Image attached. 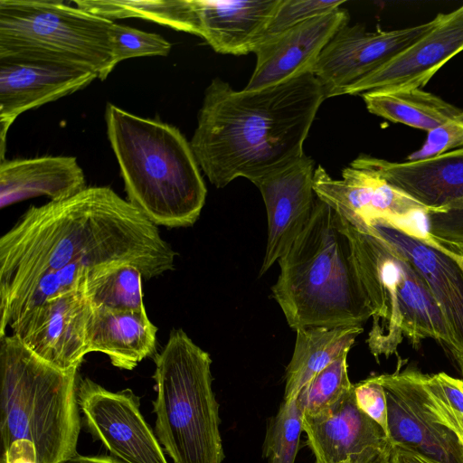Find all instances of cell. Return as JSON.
Returning <instances> with one entry per match:
<instances>
[{
	"instance_id": "obj_26",
	"label": "cell",
	"mask_w": 463,
	"mask_h": 463,
	"mask_svg": "<svg viewBox=\"0 0 463 463\" xmlns=\"http://www.w3.org/2000/svg\"><path fill=\"white\" fill-rule=\"evenodd\" d=\"M74 5L113 21L122 18H142L169 26L175 30L197 33L194 0H78Z\"/></svg>"
},
{
	"instance_id": "obj_22",
	"label": "cell",
	"mask_w": 463,
	"mask_h": 463,
	"mask_svg": "<svg viewBox=\"0 0 463 463\" xmlns=\"http://www.w3.org/2000/svg\"><path fill=\"white\" fill-rule=\"evenodd\" d=\"M86 187L83 170L74 156L5 159L0 164L2 209L38 196L51 201L66 199Z\"/></svg>"
},
{
	"instance_id": "obj_36",
	"label": "cell",
	"mask_w": 463,
	"mask_h": 463,
	"mask_svg": "<svg viewBox=\"0 0 463 463\" xmlns=\"http://www.w3.org/2000/svg\"><path fill=\"white\" fill-rule=\"evenodd\" d=\"M6 463H36V462H34L31 459H28V458H17L9 460Z\"/></svg>"
},
{
	"instance_id": "obj_11",
	"label": "cell",
	"mask_w": 463,
	"mask_h": 463,
	"mask_svg": "<svg viewBox=\"0 0 463 463\" xmlns=\"http://www.w3.org/2000/svg\"><path fill=\"white\" fill-rule=\"evenodd\" d=\"M354 227L385 240L422 277L445 320L455 349L453 360L463 379V254L427 232L392 220L377 219Z\"/></svg>"
},
{
	"instance_id": "obj_10",
	"label": "cell",
	"mask_w": 463,
	"mask_h": 463,
	"mask_svg": "<svg viewBox=\"0 0 463 463\" xmlns=\"http://www.w3.org/2000/svg\"><path fill=\"white\" fill-rule=\"evenodd\" d=\"M399 359L392 373L376 375L387 401L388 434L393 446L435 463H463L458 438L437 417L430 403L425 373Z\"/></svg>"
},
{
	"instance_id": "obj_3",
	"label": "cell",
	"mask_w": 463,
	"mask_h": 463,
	"mask_svg": "<svg viewBox=\"0 0 463 463\" xmlns=\"http://www.w3.org/2000/svg\"><path fill=\"white\" fill-rule=\"evenodd\" d=\"M278 261L272 297L295 331L363 326L372 317L348 223L318 197L309 222Z\"/></svg>"
},
{
	"instance_id": "obj_31",
	"label": "cell",
	"mask_w": 463,
	"mask_h": 463,
	"mask_svg": "<svg viewBox=\"0 0 463 463\" xmlns=\"http://www.w3.org/2000/svg\"><path fill=\"white\" fill-rule=\"evenodd\" d=\"M111 42L116 66L122 61L145 56H167L171 43L157 33L113 23Z\"/></svg>"
},
{
	"instance_id": "obj_1",
	"label": "cell",
	"mask_w": 463,
	"mask_h": 463,
	"mask_svg": "<svg viewBox=\"0 0 463 463\" xmlns=\"http://www.w3.org/2000/svg\"><path fill=\"white\" fill-rule=\"evenodd\" d=\"M176 253L156 224L108 186L32 205L0 239V294L70 265L129 263L145 279L173 270Z\"/></svg>"
},
{
	"instance_id": "obj_32",
	"label": "cell",
	"mask_w": 463,
	"mask_h": 463,
	"mask_svg": "<svg viewBox=\"0 0 463 463\" xmlns=\"http://www.w3.org/2000/svg\"><path fill=\"white\" fill-rule=\"evenodd\" d=\"M463 146V125L454 118L427 132L422 146L408 156L407 161L435 157Z\"/></svg>"
},
{
	"instance_id": "obj_14",
	"label": "cell",
	"mask_w": 463,
	"mask_h": 463,
	"mask_svg": "<svg viewBox=\"0 0 463 463\" xmlns=\"http://www.w3.org/2000/svg\"><path fill=\"white\" fill-rule=\"evenodd\" d=\"M93 306L84 291L52 297L28 310L9 326L23 345L51 365L78 369L89 351Z\"/></svg>"
},
{
	"instance_id": "obj_25",
	"label": "cell",
	"mask_w": 463,
	"mask_h": 463,
	"mask_svg": "<svg viewBox=\"0 0 463 463\" xmlns=\"http://www.w3.org/2000/svg\"><path fill=\"white\" fill-rule=\"evenodd\" d=\"M362 97L370 113L427 132L463 112L421 89H380Z\"/></svg>"
},
{
	"instance_id": "obj_24",
	"label": "cell",
	"mask_w": 463,
	"mask_h": 463,
	"mask_svg": "<svg viewBox=\"0 0 463 463\" xmlns=\"http://www.w3.org/2000/svg\"><path fill=\"white\" fill-rule=\"evenodd\" d=\"M363 326H308L296 330L293 354L285 373L284 401L298 396L313 377L348 354Z\"/></svg>"
},
{
	"instance_id": "obj_28",
	"label": "cell",
	"mask_w": 463,
	"mask_h": 463,
	"mask_svg": "<svg viewBox=\"0 0 463 463\" xmlns=\"http://www.w3.org/2000/svg\"><path fill=\"white\" fill-rule=\"evenodd\" d=\"M302 430L303 415L297 397L283 401L268 421L263 457L269 463H295Z\"/></svg>"
},
{
	"instance_id": "obj_23",
	"label": "cell",
	"mask_w": 463,
	"mask_h": 463,
	"mask_svg": "<svg viewBox=\"0 0 463 463\" xmlns=\"http://www.w3.org/2000/svg\"><path fill=\"white\" fill-rule=\"evenodd\" d=\"M156 332L146 310L93 307L89 351L105 354L119 369L132 370L155 352Z\"/></svg>"
},
{
	"instance_id": "obj_7",
	"label": "cell",
	"mask_w": 463,
	"mask_h": 463,
	"mask_svg": "<svg viewBox=\"0 0 463 463\" xmlns=\"http://www.w3.org/2000/svg\"><path fill=\"white\" fill-rule=\"evenodd\" d=\"M155 364L159 443L174 463H222L221 419L209 354L183 329H173Z\"/></svg>"
},
{
	"instance_id": "obj_5",
	"label": "cell",
	"mask_w": 463,
	"mask_h": 463,
	"mask_svg": "<svg viewBox=\"0 0 463 463\" xmlns=\"http://www.w3.org/2000/svg\"><path fill=\"white\" fill-rule=\"evenodd\" d=\"M105 120L128 201L156 226H192L207 189L190 142L172 125L111 103Z\"/></svg>"
},
{
	"instance_id": "obj_6",
	"label": "cell",
	"mask_w": 463,
	"mask_h": 463,
	"mask_svg": "<svg viewBox=\"0 0 463 463\" xmlns=\"http://www.w3.org/2000/svg\"><path fill=\"white\" fill-rule=\"evenodd\" d=\"M348 223V222H347ZM359 277L372 310L366 343L378 361L397 354L407 338L416 346L431 338L454 358L441 312L413 265L385 240L348 223Z\"/></svg>"
},
{
	"instance_id": "obj_12",
	"label": "cell",
	"mask_w": 463,
	"mask_h": 463,
	"mask_svg": "<svg viewBox=\"0 0 463 463\" xmlns=\"http://www.w3.org/2000/svg\"><path fill=\"white\" fill-rule=\"evenodd\" d=\"M430 22L391 31L367 32L360 24L342 27L316 61L312 73L326 99L344 95L347 88L375 71L430 32Z\"/></svg>"
},
{
	"instance_id": "obj_18",
	"label": "cell",
	"mask_w": 463,
	"mask_h": 463,
	"mask_svg": "<svg viewBox=\"0 0 463 463\" xmlns=\"http://www.w3.org/2000/svg\"><path fill=\"white\" fill-rule=\"evenodd\" d=\"M349 19L347 10L339 7L260 43L253 52L255 68L243 90H257L312 72L323 49Z\"/></svg>"
},
{
	"instance_id": "obj_27",
	"label": "cell",
	"mask_w": 463,
	"mask_h": 463,
	"mask_svg": "<svg viewBox=\"0 0 463 463\" xmlns=\"http://www.w3.org/2000/svg\"><path fill=\"white\" fill-rule=\"evenodd\" d=\"M141 270L129 263L94 267L85 279L83 291L93 307L146 310Z\"/></svg>"
},
{
	"instance_id": "obj_4",
	"label": "cell",
	"mask_w": 463,
	"mask_h": 463,
	"mask_svg": "<svg viewBox=\"0 0 463 463\" xmlns=\"http://www.w3.org/2000/svg\"><path fill=\"white\" fill-rule=\"evenodd\" d=\"M77 370L51 365L14 335L0 338V463H60L77 454Z\"/></svg>"
},
{
	"instance_id": "obj_33",
	"label": "cell",
	"mask_w": 463,
	"mask_h": 463,
	"mask_svg": "<svg viewBox=\"0 0 463 463\" xmlns=\"http://www.w3.org/2000/svg\"><path fill=\"white\" fill-rule=\"evenodd\" d=\"M354 392L359 409L381 425L388 434L386 395L376 375L354 384Z\"/></svg>"
},
{
	"instance_id": "obj_35",
	"label": "cell",
	"mask_w": 463,
	"mask_h": 463,
	"mask_svg": "<svg viewBox=\"0 0 463 463\" xmlns=\"http://www.w3.org/2000/svg\"><path fill=\"white\" fill-rule=\"evenodd\" d=\"M60 463H122L121 461L111 458L103 456H80L74 455Z\"/></svg>"
},
{
	"instance_id": "obj_16",
	"label": "cell",
	"mask_w": 463,
	"mask_h": 463,
	"mask_svg": "<svg viewBox=\"0 0 463 463\" xmlns=\"http://www.w3.org/2000/svg\"><path fill=\"white\" fill-rule=\"evenodd\" d=\"M315 162L305 154L256 180L268 217L267 246L260 277L288 250L309 222L317 201Z\"/></svg>"
},
{
	"instance_id": "obj_20",
	"label": "cell",
	"mask_w": 463,
	"mask_h": 463,
	"mask_svg": "<svg viewBox=\"0 0 463 463\" xmlns=\"http://www.w3.org/2000/svg\"><path fill=\"white\" fill-rule=\"evenodd\" d=\"M98 79L96 73L37 61H0L1 161L7 131L22 113L72 94Z\"/></svg>"
},
{
	"instance_id": "obj_19",
	"label": "cell",
	"mask_w": 463,
	"mask_h": 463,
	"mask_svg": "<svg viewBox=\"0 0 463 463\" xmlns=\"http://www.w3.org/2000/svg\"><path fill=\"white\" fill-rule=\"evenodd\" d=\"M463 51V5L439 14L437 24L381 68L345 90L358 95L380 89H421L451 58Z\"/></svg>"
},
{
	"instance_id": "obj_8",
	"label": "cell",
	"mask_w": 463,
	"mask_h": 463,
	"mask_svg": "<svg viewBox=\"0 0 463 463\" xmlns=\"http://www.w3.org/2000/svg\"><path fill=\"white\" fill-rule=\"evenodd\" d=\"M113 21L60 0H0V61H37L90 71L116 67Z\"/></svg>"
},
{
	"instance_id": "obj_37",
	"label": "cell",
	"mask_w": 463,
	"mask_h": 463,
	"mask_svg": "<svg viewBox=\"0 0 463 463\" xmlns=\"http://www.w3.org/2000/svg\"><path fill=\"white\" fill-rule=\"evenodd\" d=\"M455 119L463 125V112L460 113L458 116L455 117Z\"/></svg>"
},
{
	"instance_id": "obj_15",
	"label": "cell",
	"mask_w": 463,
	"mask_h": 463,
	"mask_svg": "<svg viewBox=\"0 0 463 463\" xmlns=\"http://www.w3.org/2000/svg\"><path fill=\"white\" fill-rule=\"evenodd\" d=\"M303 431L316 463L392 462L391 439L359 409L354 384L330 407L314 415H303Z\"/></svg>"
},
{
	"instance_id": "obj_13",
	"label": "cell",
	"mask_w": 463,
	"mask_h": 463,
	"mask_svg": "<svg viewBox=\"0 0 463 463\" xmlns=\"http://www.w3.org/2000/svg\"><path fill=\"white\" fill-rule=\"evenodd\" d=\"M77 397L90 432L114 458L122 463H168L131 390L113 392L83 378Z\"/></svg>"
},
{
	"instance_id": "obj_9",
	"label": "cell",
	"mask_w": 463,
	"mask_h": 463,
	"mask_svg": "<svg viewBox=\"0 0 463 463\" xmlns=\"http://www.w3.org/2000/svg\"><path fill=\"white\" fill-rule=\"evenodd\" d=\"M351 166L371 171L418 203L427 233L463 254V147L402 163L361 155Z\"/></svg>"
},
{
	"instance_id": "obj_30",
	"label": "cell",
	"mask_w": 463,
	"mask_h": 463,
	"mask_svg": "<svg viewBox=\"0 0 463 463\" xmlns=\"http://www.w3.org/2000/svg\"><path fill=\"white\" fill-rule=\"evenodd\" d=\"M345 3V0H280L256 47L306 20L337 9Z\"/></svg>"
},
{
	"instance_id": "obj_29",
	"label": "cell",
	"mask_w": 463,
	"mask_h": 463,
	"mask_svg": "<svg viewBox=\"0 0 463 463\" xmlns=\"http://www.w3.org/2000/svg\"><path fill=\"white\" fill-rule=\"evenodd\" d=\"M347 354L313 377L297 396L302 415H314L335 403L353 386L347 373Z\"/></svg>"
},
{
	"instance_id": "obj_2",
	"label": "cell",
	"mask_w": 463,
	"mask_h": 463,
	"mask_svg": "<svg viewBox=\"0 0 463 463\" xmlns=\"http://www.w3.org/2000/svg\"><path fill=\"white\" fill-rule=\"evenodd\" d=\"M326 99L312 72L257 90H234L220 78L205 90L190 141L210 183H254L304 155L303 144Z\"/></svg>"
},
{
	"instance_id": "obj_17",
	"label": "cell",
	"mask_w": 463,
	"mask_h": 463,
	"mask_svg": "<svg viewBox=\"0 0 463 463\" xmlns=\"http://www.w3.org/2000/svg\"><path fill=\"white\" fill-rule=\"evenodd\" d=\"M314 190L319 199L353 226L377 219L409 224V220L417 214H424L418 203L378 175L351 165L342 171L341 179L332 178L318 165L314 175Z\"/></svg>"
},
{
	"instance_id": "obj_34",
	"label": "cell",
	"mask_w": 463,
	"mask_h": 463,
	"mask_svg": "<svg viewBox=\"0 0 463 463\" xmlns=\"http://www.w3.org/2000/svg\"><path fill=\"white\" fill-rule=\"evenodd\" d=\"M391 463H435L406 449L393 446Z\"/></svg>"
},
{
	"instance_id": "obj_21",
	"label": "cell",
	"mask_w": 463,
	"mask_h": 463,
	"mask_svg": "<svg viewBox=\"0 0 463 463\" xmlns=\"http://www.w3.org/2000/svg\"><path fill=\"white\" fill-rule=\"evenodd\" d=\"M280 0H194L197 33L216 52H253Z\"/></svg>"
}]
</instances>
